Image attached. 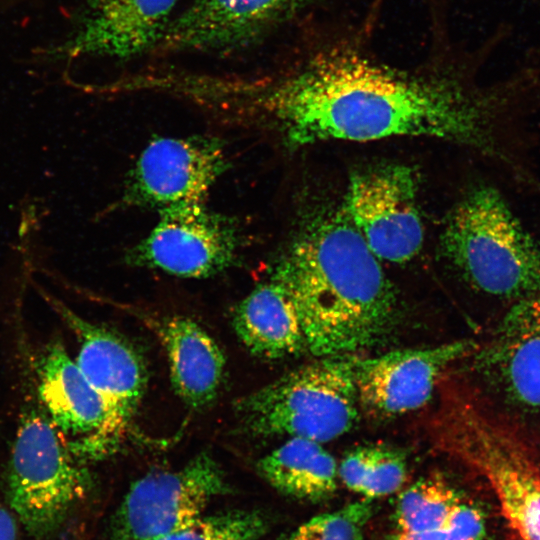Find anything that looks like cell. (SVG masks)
Wrapping results in <instances>:
<instances>
[{"label": "cell", "mask_w": 540, "mask_h": 540, "mask_svg": "<svg viewBox=\"0 0 540 540\" xmlns=\"http://www.w3.org/2000/svg\"><path fill=\"white\" fill-rule=\"evenodd\" d=\"M290 144L444 138L518 166L497 136L499 105L450 83L407 77L352 51L333 49L278 82L263 99Z\"/></svg>", "instance_id": "obj_1"}, {"label": "cell", "mask_w": 540, "mask_h": 540, "mask_svg": "<svg viewBox=\"0 0 540 540\" xmlns=\"http://www.w3.org/2000/svg\"><path fill=\"white\" fill-rule=\"evenodd\" d=\"M272 277L292 299L306 349L317 357L368 347L392 325V285L345 212L307 226Z\"/></svg>", "instance_id": "obj_2"}, {"label": "cell", "mask_w": 540, "mask_h": 540, "mask_svg": "<svg viewBox=\"0 0 540 540\" xmlns=\"http://www.w3.org/2000/svg\"><path fill=\"white\" fill-rule=\"evenodd\" d=\"M429 432L437 449L488 482L519 540H540V469L509 427L470 394L448 386Z\"/></svg>", "instance_id": "obj_3"}, {"label": "cell", "mask_w": 540, "mask_h": 540, "mask_svg": "<svg viewBox=\"0 0 540 540\" xmlns=\"http://www.w3.org/2000/svg\"><path fill=\"white\" fill-rule=\"evenodd\" d=\"M445 256L475 289L501 298L540 293V243L493 187L470 191L450 212Z\"/></svg>", "instance_id": "obj_4"}, {"label": "cell", "mask_w": 540, "mask_h": 540, "mask_svg": "<svg viewBox=\"0 0 540 540\" xmlns=\"http://www.w3.org/2000/svg\"><path fill=\"white\" fill-rule=\"evenodd\" d=\"M357 358L320 357L235 403L242 428L254 436L306 438L320 443L348 432L358 415Z\"/></svg>", "instance_id": "obj_5"}, {"label": "cell", "mask_w": 540, "mask_h": 540, "mask_svg": "<svg viewBox=\"0 0 540 540\" xmlns=\"http://www.w3.org/2000/svg\"><path fill=\"white\" fill-rule=\"evenodd\" d=\"M90 483L51 421L36 412L25 416L11 453L7 497L27 532L37 539L55 533Z\"/></svg>", "instance_id": "obj_6"}, {"label": "cell", "mask_w": 540, "mask_h": 540, "mask_svg": "<svg viewBox=\"0 0 540 540\" xmlns=\"http://www.w3.org/2000/svg\"><path fill=\"white\" fill-rule=\"evenodd\" d=\"M228 490L224 471L208 453L177 470L148 473L123 498L111 540H158L202 516L209 502Z\"/></svg>", "instance_id": "obj_7"}, {"label": "cell", "mask_w": 540, "mask_h": 540, "mask_svg": "<svg viewBox=\"0 0 540 540\" xmlns=\"http://www.w3.org/2000/svg\"><path fill=\"white\" fill-rule=\"evenodd\" d=\"M344 212L379 260L403 263L422 247L416 178L408 166L386 164L354 173Z\"/></svg>", "instance_id": "obj_8"}, {"label": "cell", "mask_w": 540, "mask_h": 540, "mask_svg": "<svg viewBox=\"0 0 540 540\" xmlns=\"http://www.w3.org/2000/svg\"><path fill=\"white\" fill-rule=\"evenodd\" d=\"M240 247L233 221L187 204L160 211L150 233L128 253V262L183 278H204L230 267Z\"/></svg>", "instance_id": "obj_9"}, {"label": "cell", "mask_w": 540, "mask_h": 540, "mask_svg": "<svg viewBox=\"0 0 540 540\" xmlns=\"http://www.w3.org/2000/svg\"><path fill=\"white\" fill-rule=\"evenodd\" d=\"M227 168L223 144L206 136L159 137L150 141L130 171L123 201L160 211L204 203Z\"/></svg>", "instance_id": "obj_10"}, {"label": "cell", "mask_w": 540, "mask_h": 540, "mask_svg": "<svg viewBox=\"0 0 540 540\" xmlns=\"http://www.w3.org/2000/svg\"><path fill=\"white\" fill-rule=\"evenodd\" d=\"M39 393L49 420L77 459L102 458L118 445L121 437L105 400L60 343L42 357Z\"/></svg>", "instance_id": "obj_11"}, {"label": "cell", "mask_w": 540, "mask_h": 540, "mask_svg": "<svg viewBox=\"0 0 540 540\" xmlns=\"http://www.w3.org/2000/svg\"><path fill=\"white\" fill-rule=\"evenodd\" d=\"M475 346L471 340H457L359 359L355 377L359 408L375 418L419 409L432 397L445 369Z\"/></svg>", "instance_id": "obj_12"}, {"label": "cell", "mask_w": 540, "mask_h": 540, "mask_svg": "<svg viewBox=\"0 0 540 540\" xmlns=\"http://www.w3.org/2000/svg\"><path fill=\"white\" fill-rule=\"evenodd\" d=\"M53 304L77 338L79 350L75 361L78 367L105 400L122 438L147 384L142 357L111 330L83 319L56 300Z\"/></svg>", "instance_id": "obj_13"}, {"label": "cell", "mask_w": 540, "mask_h": 540, "mask_svg": "<svg viewBox=\"0 0 540 540\" xmlns=\"http://www.w3.org/2000/svg\"><path fill=\"white\" fill-rule=\"evenodd\" d=\"M177 0H91L58 47L69 56L127 59L160 43Z\"/></svg>", "instance_id": "obj_14"}, {"label": "cell", "mask_w": 540, "mask_h": 540, "mask_svg": "<svg viewBox=\"0 0 540 540\" xmlns=\"http://www.w3.org/2000/svg\"><path fill=\"white\" fill-rule=\"evenodd\" d=\"M304 0H194L171 21L164 48L226 51L248 45Z\"/></svg>", "instance_id": "obj_15"}, {"label": "cell", "mask_w": 540, "mask_h": 540, "mask_svg": "<svg viewBox=\"0 0 540 540\" xmlns=\"http://www.w3.org/2000/svg\"><path fill=\"white\" fill-rule=\"evenodd\" d=\"M480 360L510 403L540 410V293L517 300Z\"/></svg>", "instance_id": "obj_16"}, {"label": "cell", "mask_w": 540, "mask_h": 540, "mask_svg": "<svg viewBox=\"0 0 540 540\" xmlns=\"http://www.w3.org/2000/svg\"><path fill=\"white\" fill-rule=\"evenodd\" d=\"M149 322L165 349L178 397L194 409L210 405L225 370V357L218 344L197 322L184 316L151 318Z\"/></svg>", "instance_id": "obj_17"}, {"label": "cell", "mask_w": 540, "mask_h": 540, "mask_svg": "<svg viewBox=\"0 0 540 540\" xmlns=\"http://www.w3.org/2000/svg\"><path fill=\"white\" fill-rule=\"evenodd\" d=\"M232 324L241 343L257 357L278 359L306 349L294 303L273 277L235 306Z\"/></svg>", "instance_id": "obj_18"}, {"label": "cell", "mask_w": 540, "mask_h": 540, "mask_svg": "<svg viewBox=\"0 0 540 540\" xmlns=\"http://www.w3.org/2000/svg\"><path fill=\"white\" fill-rule=\"evenodd\" d=\"M262 477L278 491L295 498L318 502L337 488L338 465L322 443L291 437L261 458Z\"/></svg>", "instance_id": "obj_19"}, {"label": "cell", "mask_w": 540, "mask_h": 540, "mask_svg": "<svg viewBox=\"0 0 540 540\" xmlns=\"http://www.w3.org/2000/svg\"><path fill=\"white\" fill-rule=\"evenodd\" d=\"M458 498L440 477L414 483L398 499L393 540H445L444 521Z\"/></svg>", "instance_id": "obj_20"}, {"label": "cell", "mask_w": 540, "mask_h": 540, "mask_svg": "<svg viewBox=\"0 0 540 540\" xmlns=\"http://www.w3.org/2000/svg\"><path fill=\"white\" fill-rule=\"evenodd\" d=\"M405 456L392 447L368 444L351 450L338 466L345 486L365 499L396 493L405 483Z\"/></svg>", "instance_id": "obj_21"}, {"label": "cell", "mask_w": 540, "mask_h": 540, "mask_svg": "<svg viewBox=\"0 0 540 540\" xmlns=\"http://www.w3.org/2000/svg\"><path fill=\"white\" fill-rule=\"evenodd\" d=\"M266 530L267 521L261 513L236 510L202 515L158 540H256Z\"/></svg>", "instance_id": "obj_22"}, {"label": "cell", "mask_w": 540, "mask_h": 540, "mask_svg": "<svg viewBox=\"0 0 540 540\" xmlns=\"http://www.w3.org/2000/svg\"><path fill=\"white\" fill-rule=\"evenodd\" d=\"M371 500L361 499L304 522L284 540H364Z\"/></svg>", "instance_id": "obj_23"}, {"label": "cell", "mask_w": 540, "mask_h": 540, "mask_svg": "<svg viewBox=\"0 0 540 540\" xmlns=\"http://www.w3.org/2000/svg\"><path fill=\"white\" fill-rule=\"evenodd\" d=\"M485 530L479 508L460 497L451 505L444 521L445 540H482Z\"/></svg>", "instance_id": "obj_24"}, {"label": "cell", "mask_w": 540, "mask_h": 540, "mask_svg": "<svg viewBox=\"0 0 540 540\" xmlns=\"http://www.w3.org/2000/svg\"><path fill=\"white\" fill-rule=\"evenodd\" d=\"M0 540H17V525L12 514L0 504Z\"/></svg>", "instance_id": "obj_25"}]
</instances>
